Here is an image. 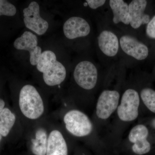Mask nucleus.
<instances>
[{
  "label": "nucleus",
  "mask_w": 155,
  "mask_h": 155,
  "mask_svg": "<svg viewBox=\"0 0 155 155\" xmlns=\"http://www.w3.org/2000/svg\"><path fill=\"white\" fill-rule=\"evenodd\" d=\"M140 97L138 92L133 89H128L122 95L121 104L117 108V114L120 120L131 122L138 116Z\"/></svg>",
  "instance_id": "obj_4"
},
{
  "label": "nucleus",
  "mask_w": 155,
  "mask_h": 155,
  "mask_svg": "<svg viewBox=\"0 0 155 155\" xmlns=\"http://www.w3.org/2000/svg\"><path fill=\"white\" fill-rule=\"evenodd\" d=\"M143 102L147 108L155 114V91L152 89H143L140 93Z\"/></svg>",
  "instance_id": "obj_18"
},
{
  "label": "nucleus",
  "mask_w": 155,
  "mask_h": 155,
  "mask_svg": "<svg viewBox=\"0 0 155 155\" xmlns=\"http://www.w3.org/2000/svg\"><path fill=\"white\" fill-rule=\"evenodd\" d=\"M119 44L126 54L136 60L142 61L148 56L147 47L131 35H123L119 40Z\"/></svg>",
  "instance_id": "obj_10"
},
{
  "label": "nucleus",
  "mask_w": 155,
  "mask_h": 155,
  "mask_svg": "<svg viewBox=\"0 0 155 155\" xmlns=\"http://www.w3.org/2000/svg\"><path fill=\"white\" fill-rule=\"evenodd\" d=\"M97 42L100 50L105 55L114 57L118 54L119 41L117 35L110 31H102L98 36Z\"/></svg>",
  "instance_id": "obj_13"
},
{
  "label": "nucleus",
  "mask_w": 155,
  "mask_h": 155,
  "mask_svg": "<svg viewBox=\"0 0 155 155\" xmlns=\"http://www.w3.org/2000/svg\"><path fill=\"white\" fill-rule=\"evenodd\" d=\"M152 125L153 127L155 129V118L153 119L152 122Z\"/></svg>",
  "instance_id": "obj_23"
},
{
  "label": "nucleus",
  "mask_w": 155,
  "mask_h": 155,
  "mask_svg": "<svg viewBox=\"0 0 155 155\" xmlns=\"http://www.w3.org/2000/svg\"><path fill=\"white\" fill-rule=\"evenodd\" d=\"M147 35L150 38L155 39V16L150 20L146 28Z\"/></svg>",
  "instance_id": "obj_20"
},
{
  "label": "nucleus",
  "mask_w": 155,
  "mask_h": 155,
  "mask_svg": "<svg viewBox=\"0 0 155 155\" xmlns=\"http://www.w3.org/2000/svg\"><path fill=\"white\" fill-rule=\"evenodd\" d=\"M148 135V129L143 125H136L130 130L128 139L134 143L132 150L136 154L144 155L150 152L151 145L147 140Z\"/></svg>",
  "instance_id": "obj_9"
},
{
  "label": "nucleus",
  "mask_w": 155,
  "mask_h": 155,
  "mask_svg": "<svg viewBox=\"0 0 155 155\" xmlns=\"http://www.w3.org/2000/svg\"><path fill=\"white\" fill-rule=\"evenodd\" d=\"M68 148L62 134L58 130H53L48 139L46 155H67Z\"/></svg>",
  "instance_id": "obj_14"
},
{
  "label": "nucleus",
  "mask_w": 155,
  "mask_h": 155,
  "mask_svg": "<svg viewBox=\"0 0 155 155\" xmlns=\"http://www.w3.org/2000/svg\"><path fill=\"white\" fill-rule=\"evenodd\" d=\"M5 106V102L2 99L0 98V114L4 109Z\"/></svg>",
  "instance_id": "obj_22"
},
{
  "label": "nucleus",
  "mask_w": 155,
  "mask_h": 155,
  "mask_svg": "<svg viewBox=\"0 0 155 155\" xmlns=\"http://www.w3.org/2000/svg\"><path fill=\"white\" fill-rule=\"evenodd\" d=\"M64 35L69 39L87 36L91 31V27L88 22L81 17H70L64 23Z\"/></svg>",
  "instance_id": "obj_11"
},
{
  "label": "nucleus",
  "mask_w": 155,
  "mask_h": 155,
  "mask_svg": "<svg viewBox=\"0 0 155 155\" xmlns=\"http://www.w3.org/2000/svg\"><path fill=\"white\" fill-rule=\"evenodd\" d=\"M147 2L145 0H133L128 5L130 17V24L134 29H137L150 21L149 15L145 14Z\"/></svg>",
  "instance_id": "obj_12"
},
{
  "label": "nucleus",
  "mask_w": 155,
  "mask_h": 155,
  "mask_svg": "<svg viewBox=\"0 0 155 155\" xmlns=\"http://www.w3.org/2000/svg\"><path fill=\"white\" fill-rule=\"evenodd\" d=\"M38 39L35 35L25 31L20 37L15 40L14 47L17 50L28 51L30 54V62L33 66L37 65L42 54L40 47L38 46Z\"/></svg>",
  "instance_id": "obj_8"
},
{
  "label": "nucleus",
  "mask_w": 155,
  "mask_h": 155,
  "mask_svg": "<svg viewBox=\"0 0 155 155\" xmlns=\"http://www.w3.org/2000/svg\"><path fill=\"white\" fill-rule=\"evenodd\" d=\"M17 13L15 6L7 1L0 0V16L12 17Z\"/></svg>",
  "instance_id": "obj_19"
},
{
  "label": "nucleus",
  "mask_w": 155,
  "mask_h": 155,
  "mask_svg": "<svg viewBox=\"0 0 155 155\" xmlns=\"http://www.w3.org/2000/svg\"><path fill=\"white\" fill-rule=\"evenodd\" d=\"M120 99L119 92L106 90L100 94L96 106V114L99 119H108L118 107Z\"/></svg>",
  "instance_id": "obj_7"
},
{
  "label": "nucleus",
  "mask_w": 155,
  "mask_h": 155,
  "mask_svg": "<svg viewBox=\"0 0 155 155\" xmlns=\"http://www.w3.org/2000/svg\"><path fill=\"white\" fill-rule=\"evenodd\" d=\"M113 14V21L115 24L122 23L130 24V17L129 7L123 0H110L109 2Z\"/></svg>",
  "instance_id": "obj_15"
},
{
  "label": "nucleus",
  "mask_w": 155,
  "mask_h": 155,
  "mask_svg": "<svg viewBox=\"0 0 155 155\" xmlns=\"http://www.w3.org/2000/svg\"><path fill=\"white\" fill-rule=\"evenodd\" d=\"M19 106L22 114L29 119L39 118L44 111L40 95L34 87L29 84L23 86L20 91Z\"/></svg>",
  "instance_id": "obj_2"
},
{
  "label": "nucleus",
  "mask_w": 155,
  "mask_h": 155,
  "mask_svg": "<svg viewBox=\"0 0 155 155\" xmlns=\"http://www.w3.org/2000/svg\"><path fill=\"white\" fill-rule=\"evenodd\" d=\"M106 1L105 0H87L86 2L91 9H96L104 5Z\"/></svg>",
  "instance_id": "obj_21"
},
{
  "label": "nucleus",
  "mask_w": 155,
  "mask_h": 155,
  "mask_svg": "<svg viewBox=\"0 0 155 155\" xmlns=\"http://www.w3.org/2000/svg\"><path fill=\"white\" fill-rule=\"evenodd\" d=\"M48 139L47 134L44 129L40 128L37 130L35 134V138L31 140V151L34 154H46Z\"/></svg>",
  "instance_id": "obj_16"
},
{
  "label": "nucleus",
  "mask_w": 155,
  "mask_h": 155,
  "mask_svg": "<svg viewBox=\"0 0 155 155\" xmlns=\"http://www.w3.org/2000/svg\"><path fill=\"white\" fill-rule=\"evenodd\" d=\"M37 69L43 73L45 83L50 86L61 84L67 75L65 67L57 61L55 53L49 50L42 53L37 64Z\"/></svg>",
  "instance_id": "obj_1"
},
{
  "label": "nucleus",
  "mask_w": 155,
  "mask_h": 155,
  "mask_svg": "<svg viewBox=\"0 0 155 155\" xmlns=\"http://www.w3.org/2000/svg\"><path fill=\"white\" fill-rule=\"evenodd\" d=\"M16 121V117L8 108H5L0 114V133L6 137L11 131Z\"/></svg>",
  "instance_id": "obj_17"
},
{
  "label": "nucleus",
  "mask_w": 155,
  "mask_h": 155,
  "mask_svg": "<svg viewBox=\"0 0 155 155\" xmlns=\"http://www.w3.org/2000/svg\"><path fill=\"white\" fill-rule=\"evenodd\" d=\"M64 122L67 130L75 136H86L92 130V124L88 116L78 110L68 112L64 116Z\"/></svg>",
  "instance_id": "obj_3"
},
{
  "label": "nucleus",
  "mask_w": 155,
  "mask_h": 155,
  "mask_svg": "<svg viewBox=\"0 0 155 155\" xmlns=\"http://www.w3.org/2000/svg\"><path fill=\"white\" fill-rule=\"evenodd\" d=\"M73 76L75 82L81 87L90 90L96 85L97 69L94 64L90 61H81L75 67Z\"/></svg>",
  "instance_id": "obj_5"
},
{
  "label": "nucleus",
  "mask_w": 155,
  "mask_h": 155,
  "mask_svg": "<svg viewBox=\"0 0 155 155\" xmlns=\"http://www.w3.org/2000/svg\"><path fill=\"white\" fill-rule=\"evenodd\" d=\"M23 21L28 29L38 35L44 34L48 29L49 24L40 15V7L38 3L32 2L27 8L23 10Z\"/></svg>",
  "instance_id": "obj_6"
},
{
  "label": "nucleus",
  "mask_w": 155,
  "mask_h": 155,
  "mask_svg": "<svg viewBox=\"0 0 155 155\" xmlns=\"http://www.w3.org/2000/svg\"><path fill=\"white\" fill-rule=\"evenodd\" d=\"M2 134H1L0 133V142H1V140H2Z\"/></svg>",
  "instance_id": "obj_24"
}]
</instances>
